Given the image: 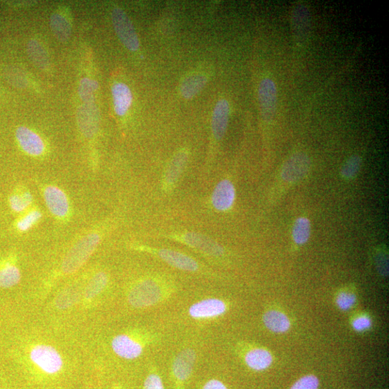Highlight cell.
Returning a JSON list of instances; mask_svg holds the SVG:
<instances>
[{"instance_id": "obj_1", "label": "cell", "mask_w": 389, "mask_h": 389, "mask_svg": "<svg viewBox=\"0 0 389 389\" xmlns=\"http://www.w3.org/2000/svg\"><path fill=\"white\" fill-rule=\"evenodd\" d=\"M177 286L171 277L165 274L145 275L130 286L128 302L135 309H148L171 299Z\"/></svg>"}, {"instance_id": "obj_2", "label": "cell", "mask_w": 389, "mask_h": 389, "mask_svg": "<svg viewBox=\"0 0 389 389\" xmlns=\"http://www.w3.org/2000/svg\"><path fill=\"white\" fill-rule=\"evenodd\" d=\"M157 339L156 334L146 330L123 333L112 339L111 347L120 358L134 360L139 358L145 348L154 344Z\"/></svg>"}, {"instance_id": "obj_3", "label": "cell", "mask_w": 389, "mask_h": 389, "mask_svg": "<svg viewBox=\"0 0 389 389\" xmlns=\"http://www.w3.org/2000/svg\"><path fill=\"white\" fill-rule=\"evenodd\" d=\"M135 249L148 253L177 270L192 273H208L197 259L181 251L143 245L136 246Z\"/></svg>"}, {"instance_id": "obj_4", "label": "cell", "mask_w": 389, "mask_h": 389, "mask_svg": "<svg viewBox=\"0 0 389 389\" xmlns=\"http://www.w3.org/2000/svg\"><path fill=\"white\" fill-rule=\"evenodd\" d=\"M165 237L213 259H221L226 255L225 248L218 241L197 232H171L166 235Z\"/></svg>"}, {"instance_id": "obj_5", "label": "cell", "mask_w": 389, "mask_h": 389, "mask_svg": "<svg viewBox=\"0 0 389 389\" xmlns=\"http://www.w3.org/2000/svg\"><path fill=\"white\" fill-rule=\"evenodd\" d=\"M197 361V350L186 348L174 357L170 366V377L174 389H185L190 380Z\"/></svg>"}, {"instance_id": "obj_6", "label": "cell", "mask_w": 389, "mask_h": 389, "mask_svg": "<svg viewBox=\"0 0 389 389\" xmlns=\"http://www.w3.org/2000/svg\"><path fill=\"white\" fill-rule=\"evenodd\" d=\"M101 237L99 234L91 233L79 239L65 257L62 270L65 273H72L82 267L97 246Z\"/></svg>"}, {"instance_id": "obj_7", "label": "cell", "mask_w": 389, "mask_h": 389, "mask_svg": "<svg viewBox=\"0 0 389 389\" xmlns=\"http://www.w3.org/2000/svg\"><path fill=\"white\" fill-rule=\"evenodd\" d=\"M228 309V304L224 300L210 297L192 303L188 314L194 321H210L222 317Z\"/></svg>"}, {"instance_id": "obj_8", "label": "cell", "mask_w": 389, "mask_h": 389, "mask_svg": "<svg viewBox=\"0 0 389 389\" xmlns=\"http://www.w3.org/2000/svg\"><path fill=\"white\" fill-rule=\"evenodd\" d=\"M187 149L178 150L172 157L162 175L161 188L166 194H170L177 188L185 172L189 160Z\"/></svg>"}, {"instance_id": "obj_9", "label": "cell", "mask_w": 389, "mask_h": 389, "mask_svg": "<svg viewBox=\"0 0 389 389\" xmlns=\"http://www.w3.org/2000/svg\"><path fill=\"white\" fill-rule=\"evenodd\" d=\"M112 22L121 43L130 51L136 52L139 48V40L136 30L126 13L119 8L112 11Z\"/></svg>"}, {"instance_id": "obj_10", "label": "cell", "mask_w": 389, "mask_h": 389, "mask_svg": "<svg viewBox=\"0 0 389 389\" xmlns=\"http://www.w3.org/2000/svg\"><path fill=\"white\" fill-rule=\"evenodd\" d=\"M30 356L32 363L46 375H57L62 369L61 356L51 346H37L30 351Z\"/></svg>"}, {"instance_id": "obj_11", "label": "cell", "mask_w": 389, "mask_h": 389, "mask_svg": "<svg viewBox=\"0 0 389 389\" xmlns=\"http://www.w3.org/2000/svg\"><path fill=\"white\" fill-rule=\"evenodd\" d=\"M258 100L261 116L267 123H271L277 110L278 90L271 79L261 81L258 90Z\"/></svg>"}, {"instance_id": "obj_12", "label": "cell", "mask_w": 389, "mask_h": 389, "mask_svg": "<svg viewBox=\"0 0 389 389\" xmlns=\"http://www.w3.org/2000/svg\"><path fill=\"white\" fill-rule=\"evenodd\" d=\"M311 168V160L303 152H297L285 162L281 171L283 180L288 183H296L303 179Z\"/></svg>"}, {"instance_id": "obj_13", "label": "cell", "mask_w": 389, "mask_h": 389, "mask_svg": "<svg viewBox=\"0 0 389 389\" xmlns=\"http://www.w3.org/2000/svg\"><path fill=\"white\" fill-rule=\"evenodd\" d=\"M236 200V189L232 181L223 179L219 181L215 187L210 204L218 212H227L235 205Z\"/></svg>"}, {"instance_id": "obj_14", "label": "cell", "mask_w": 389, "mask_h": 389, "mask_svg": "<svg viewBox=\"0 0 389 389\" xmlns=\"http://www.w3.org/2000/svg\"><path fill=\"white\" fill-rule=\"evenodd\" d=\"M291 26L296 42L305 43L310 37L312 26L310 12L306 6L297 5L292 11Z\"/></svg>"}, {"instance_id": "obj_15", "label": "cell", "mask_w": 389, "mask_h": 389, "mask_svg": "<svg viewBox=\"0 0 389 389\" xmlns=\"http://www.w3.org/2000/svg\"><path fill=\"white\" fill-rule=\"evenodd\" d=\"M77 122L81 132L86 137L91 138L97 134L100 125V112L93 102L79 106Z\"/></svg>"}, {"instance_id": "obj_16", "label": "cell", "mask_w": 389, "mask_h": 389, "mask_svg": "<svg viewBox=\"0 0 389 389\" xmlns=\"http://www.w3.org/2000/svg\"><path fill=\"white\" fill-rule=\"evenodd\" d=\"M45 202L52 214L59 218L66 217L70 212L68 199L60 188L48 186L44 190Z\"/></svg>"}, {"instance_id": "obj_17", "label": "cell", "mask_w": 389, "mask_h": 389, "mask_svg": "<svg viewBox=\"0 0 389 389\" xmlns=\"http://www.w3.org/2000/svg\"><path fill=\"white\" fill-rule=\"evenodd\" d=\"M16 138L21 148L30 155L39 156L44 151L45 146L41 138L26 127L21 126L16 130Z\"/></svg>"}, {"instance_id": "obj_18", "label": "cell", "mask_w": 389, "mask_h": 389, "mask_svg": "<svg viewBox=\"0 0 389 389\" xmlns=\"http://www.w3.org/2000/svg\"><path fill=\"white\" fill-rule=\"evenodd\" d=\"M230 104L225 99L219 101L215 108L212 127L214 138L217 141L225 136L230 119Z\"/></svg>"}, {"instance_id": "obj_19", "label": "cell", "mask_w": 389, "mask_h": 389, "mask_svg": "<svg viewBox=\"0 0 389 389\" xmlns=\"http://www.w3.org/2000/svg\"><path fill=\"white\" fill-rule=\"evenodd\" d=\"M244 359L248 367L256 371H262L268 368L273 361L271 353L262 348L248 350Z\"/></svg>"}, {"instance_id": "obj_20", "label": "cell", "mask_w": 389, "mask_h": 389, "mask_svg": "<svg viewBox=\"0 0 389 389\" xmlns=\"http://www.w3.org/2000/svg\"><path fill=\"white\" fill-rule=\"evenodd\" d=\"M113 103L117 114L123 117L132 103V93L131 90L124 83H117L112 88Z\"/></svg>"}, {"instance_id": "obj_21", "label": "cell", "mask_w": 389, "mask_h": 389, "mask_svg": "<svg viewBox=\"0 0 389 389\" xmlns=\"http://www.w3.org/2000/svg\"><path fill=\"white\" fill-rule=\"evenodd\" d=\"M208 78L204 74H192L183 80L181 92L186 99H191L197 95L206 86Z\"/></svg>"}, {"instance_id": "obj_22", "label": "cell", "mask_w": 389, "mask_h": 389, "mask_svg": "<svg viewBox=\"0 0 389 389\" xmlns=\"http://www.w3.org/2000/svg\"><path fill=\"white\" fill-rule=\"evenodd\" d=\"M263 321L266 327L275 333L286 332L290 327L288 317L279 311L267 312L263 316Z\"/></svg>"}, {"instance_id": "obj_23", "label": "cell", "mask_w": 389, "mask_h": 389, "mask_svg": "<svg viewBox=\"0 0 389 389\" xmlns=\"http://www.w3.org/2000/svg\"><path fill=\"white\" fill-rule=\"evenodd\" d=\"M21 279V271L14 263L6 262L0 266V288H12L17 285Z\"/></svg>"}, {"instance_id": "obj_24", "label": "cell", "mask_w": 389, "mask_h": 389, "mask_svg": "<svg viewBox=\"0 0 389 389\" xmlns=\"http://www.w3.org/2000/svg\"><path fill=\"white\" fill-rule=\"evenodd\" d=\"M50 26L55 37L61 42H66L71 37V26L61 14L55 13L51 16Z\"/></svg>"}, {"instance_id": "obj_25", "label": "cell", "mask_w": 389, "mask_h": 389, "mask_svg": "<svg viewBox=\"0 0 389 389\" xmlns=\"http://www.w3.org/2000/svg\"><path fill=\"white\" fill-rule=\"evenodd\" d=\"M311 235V223L306 218L297 219L293 228V238L297 245H304Z\"/></svg>"}, {"instance_id": "obj_26", "label": "cell", "mask_w": 389, "mask_h": 389, "mask_svg": "<svg viewBox=\"0 0 389 389\" xmlns=\"http://www.w3.org/2000/svg\"><path fill=\"white\" fill-rule=\"evenodd\" d=\"M28 52L32 61L41 69L48 66V57L42 46L37 41L32 40L28 43Z\"/></svg>"}, {"instance_id": "obj_27", "label": "cell", "mask_w": 389, "mask_h": 389, "mask_svg": "<svg viewBox=\"0 0 389 389\" xmlns=\"http://www.w3.org/2000/svg\"><path fill=\"white\" fill-rule=\"evenodd\" d=\"M108 283V275L104 272H100L94 275L86 290V297L92 299L100 295L106 288Z\"/></svg>"}, {"instance_id": "obj_28", "label": "cell", "mask_w": 389, "mask_h": 389, "mask_svg": "<svg viewBox=\"0 0 389 389\" xmlns=\"http://www.w3.org/2000/svg\"><path fill=\"white\" fill-rule=\"evenodd\" d=\"M97 88H99V83L96 81L89 78L83 79L81 80L78 91L80 99L84 103L93 102L94 93Z\"/></svg>"}, {"instance_id": "obj_29", "label": "cell", "mask_w": 389, "mask_h": 389, "mask_svg": "<svg viewBox=\"0 0 389 389\" xmlns=\"http://www.w3.org/2000/svg\"><path fill=\"white\" fill-rule=\"evenodd\" d=\"M32 197L29 192L22 194L14 193L9 199V204L13 212L20 213L30 205Z\"/></svg>"}, {"instance_id": "obj_30", "label": "cell", "mask_w": 389, "mask_h": 389, "mask_svg": "<svg viewBox=\"0 0 389 389\" xmlns=\"http://www.w3.org/2000/svg\"><path fill=\"white\" fill-rule=\"evenodd\" d=\"M362 160L359 155L351 156L343 165L341 174L346 179H351L359 173L361 167Z\"/></svg>"}, {"instance_id": "obj_31", "label": "cell", "mask_w": 389, "mask_h": 389, "mask_svg": "<svg viewBox=\"0 0 389 389\" xmlns=\"http://www.w3.org/2000/svg\"><path fill=\"white\" fill-rule=\"evenodd\" d=\"M143 389H166L163 380L155 368L146 377Z\"/></svg>"}, {"instance_id": "obj_32", "label": "cell", "mask_w": 389, "mask_h": 389, "mask_svg": "<svg viewBox=\"0 0 389 389\" xmlns=\"http://www.w3.org/2000/svg\"><path fill=\"white\" fill-rule=\"evenodd\" d=\"M41 218V214L38 210H34L21 218L17 223V229L21 232H26L37 223Z\"/></svg>"}, {"instance_id": "obj_33", "label": "cell", "mask_w": 389, "mask_h": 389, "mask_svg": "<svg viewBox=\"0 0 389 389\" xmlns=\"http://www.w3.org/2000/svg\"><path fill=\"white\" fill-rule=\"evenodd\" d=\"M319 381L314 375H308L298 380L290 389H318Z\"/></svg>"}, {"instance_id": "obj_34", "label": "cell", "mask_w": 389, "mask_h": 389, "mask_svg": "<svg viewBox=\"0 0 389 389\" xmlns=\"http://www.w3.org/2000/svg\"><path fill=\"white\" fill-rule=\"evenodd\" d=\"M356 301V297L350 293L340 294L337 299V303L342 310H348L351 309Z\"/></svg>"}, {"instance_id": "obj_35", "label": "cell", "mask_w": 389, "mask_h": 389, "mask_svg": "<svg viewBox=\"0 0 389 389\" xmlns=\"http://www.w3.org/2000/svg\"><path fill=\"white\" fill-rule=\"evenodd\" d=\"M371 320L367 317H360L357 318L352 323L354 330L362 332L369 329L371 327Z\"/></svg>"}, {"instance_id": "obj_36", "label": "cell", "mask_w": 389, "mask_h": 389, "mask_svg": "<svg viewBox=\"0 0 389 389\" xmlns=\"http://www.w3.org/2000/svg\"><path fill=\"white\" fill-rule=\"evenodd\" d=\"M201 389H228L227 386L217 379H212L207 381L202 386Z\"/></svg>"}, {"instance_id": "obj_37", "label": "cell", "mask_w": 389, "mask_h": 389, "mask_svg": "<svg viewBox=\"0 0 389 389\" xmlns=\"http://www.w3.org/2000/svg\"><path fill=\"white\" fill-rule=\"evenodd\" d=\"M112 389H122L120 386L113 387Z\"/></svg>"}]
</instances>
